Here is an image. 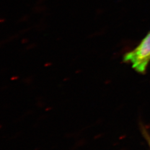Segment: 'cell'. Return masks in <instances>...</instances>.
<instances>
[{
    "instance_id": "obj_1",
    "label": "cell",
    "mask_w": 150,
    "mask_h": 150,
    "mask_svg": "<svg viewBox=\"0 0 150 150\" xmlns=\"http://www.w3.org/2000/svg\"><path fill=\"white\" fill-rule=\"evenodd\" d=\"M124 59L131 63L132 67L138 72H145L150 61V32L136 48L125 54Z\"/></svg>"
},
{
    "instance_id": "obj_2",
    "label": "cell",
    "mask_w": 150,
    "mask_h": 150,
    "mask_svg": "<svg viewBox=\"0 0 150 150\" xmlns=\"http://www.w3.org/2000/svg\"></svg>"
}]
</instances>
